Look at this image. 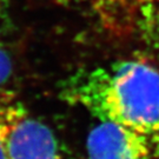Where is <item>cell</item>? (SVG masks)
Listing matches in <instances>:
<instances>
[{"instance_id":"obj_1","label":"cell","mask_w":159,"mask_h":159,"mask_svg":"<svg viewBox=\"0 0 159 159\" xmlns=\"http://www.w3.org/2000/svg\"><path fill=\"white\" fill-rule=\"evenodd\" d=\"M60 94L99 121L143 137L159 152V67L152 63L131 59L81 70L64 81Z\"/></svg>"},{"instance_id":"obj_2","label":"cell","mask_w":159,"mask_h":159,"mask_svg":"<svg viewBox=\"0 0 159 159\" xmlns=\"http://www.w3.org/2000/svg\"><path fill=\"white\" fill-rule=\"evenodd\" d=\"M86 159H159L152 144L113 123L100 121L86 142Z\"/></svg>"},{"instance_id":"obj_7","label":"cell","mask_w":159,"mask_h":159,"mask_svg":"<svg viewBox=\"0 0 159 159\" xmlns=\"http://www.w3.org/2000/svg\"><path fill=\"white\" fill-rule=\"evenodd\" d=\"M106 1H112V0H106Z\"/></svg>"},{"instance_id":"obj_6","label":"cell","mask_w":159,"mask_h":159,"mask_svg":"<svg viewBox=\"0 0 159 159\" xmlns=\"http://www.w3.org/2000/svg\"><path fill=\"white\" fill-rule=\"evenodd\" d=\"M148 2H150V5L152 6L153 8H156L154 11L159 13V0H148Z\"/></svg>"},{"instance_id":"obj_5","label":"cell","mask_w":159,"mask_h":159,"mask_svg":"<svg viewBox=\"0 0 159 159\" xmlns=\"http://www.w3.org/2000/svg\"><path fill=\"white\" fill-rule=\"evenodd\" d=\"M12 74V63L5 48L0 45V93L5 90L7 81Z\"/></svg>"},{"instance_id":"obj_4","label":"cell","mask_w":159,"mask_h":159,"mask_svg":"<svg viewBox=\"0 0 159 159\" xmlns=\"http://www.w3.org/2000/svg\"><path fill=\"white\" fill-rule=\"evenodd\" d=\"M18 105L6 104L0 106V159H8L7 156V137L13 116Z\"/></svg>"},{"instance_id":"obj_3","label":"cell","mask_w":159,"mask_h":159,"mask_svg":"<svg viewBox=\"0 0 159 159\" xmlns=\"http://www.w3.org/2000/svg\"><path fill=\"white\" fill-rule=\"evenodd\" d=\"M8 159H59L57 139L48 126L18 105L7 137Z\"/></svg>"}]
</instances>
